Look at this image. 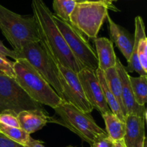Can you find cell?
Returning <instances> with one entry per match:
<instances>
[{
  "label": "cell",
  "instance_id": "cell-1",
  "mask_svg": "<svg viewBox=\"0 0 147 147\" xmlns=\"http://www.w3.org/2000/svg\"><path fill=\"white\" fill-rule=\"evenodd\" d=\"M33 16L37 26L40 43L53 62L79 73L84 67L76 59L53 20V14L43 0H32Z\"/></svg>",
  "mask_w": 147,
  "mask_h": 147
},
{
  "label": "cell",
  "instance_id": "cell-2",
  "mask_svg": "<svg viewBox=\"0 0 147 147\" xmlns=\"http://www.w3.org/2000/svg\"><path fill=\"white\" fill-rule=\"evenodd\" d=\"M13 68L15 73L14 80L34 101L55 109L63 100L25 59L14 60Z\"/></svg>",
  "mask_w": 147,
  "mask_h": 147
},
{
  "label": "cell",
  "instance_id": "cell-3",
  "mask_svg": "<svg viewBox=\"0 0 147 147\" xmlns=\"http://www.w3.org/2000/svg\"><path fill=\"white\" fill-rule=\"evenodd\" d=\"M54 109L57 116L50 117L49 122L65 126L90 145L98 136L106 134L90 113L82 111L71 103L63 100Z\"/></svg>",
  "mask_w": 147,
  "mask_h": 147
},
{
  "label": "cell",
  "instance_id": "cell-4",
  "mask_svg": "<svg viewBox=\"0 0 147 147\" xmlns=\"http://www.w3.org/2000/svg\"><path fill=\"white\" fill-rule=\"evenodd\" d=\"M0 30L16 53L25 42H40L34 16H22L0 4Z\"/></svg>",
  "mask_w": 147,
  "mask_h": 147
},
{
  "label": "cell",
  "instance_id": "cell-5",
  "mask_svg": "<svg viewBox=\"0 0 147 147\" xmlns=\"http://www.w3.org/2000/svg\"><path fill=\"white\" fill-rule=\"evenodd\" d=\"M109 9L119 11L113 3L106 1H86L76 3L69 21L83 35L96 39L109 14Z\"/></svg>",
  "mask_w": 147,
  "mask_h": 147
},
{
  "label": "cell",
  "instance_id": "cell-6",
  "mask_svg": "<svg viewBox=\"0 0 147 147\" xmlns=\"http://www.w3.org/2000/svg\"><path fill=\"white\" fill-rule=\"evenodd\" d=\"M53 20L76 60L83 67L96 71L98 68L97 55L84 35L70 21L62 20L55 14H53Z\"/></svg>",
  "mask_w": 147,
  "mask_h": 147
},
{
  "label": "cell",
  "instance_id": "cell-7",
  "mask_svg": "<svg viewBox=\"0 0 147 147\" xmlns=\"http://www.w3.org/2000/svg\"><path fill=\"white\" fill-rule=\"evenodd\" d=\"M17 54L19 58L27 60L63 99V91L57 67L42 47L40 42H25Z\"/></svg>",
  "mask_w": 147,
  "mask_h": 147
},
{
  "label": "cell",
  "instance_id": "cell-8",
  "mask_svg": "<svg viewBox=\"0 0 147 147\" xmlns=\"http://www.w3.org/2000/svg\"><path fill=\"white\" fill-rule=\"evenodd\" d=\"M45 111L42 105L32 99L14 79L0 76V112L5 110L20 113L24 111Z\"/></svg>",
  "mask_w": 147,
  "mask_h": 147
},
{
  "label": "cell",
  "instance_id": "cell-9",
  "mask_svg": "<svg viewBox=\"0 0 147 147\" xmlns=\"http://www.w3.org/2000/svg\"><path fill=\"white\" fill-rule=\"evenodd\" d=\"M53 63L57 66L59 72V78L63 91V100L71 103L82 111L91 113L94 109L86 98L78 77V73L57 62Z\"/></svg>",
  "mask_w": 147,
  "mask_h": 147
},
{
  "label": "cell",
  "instance_id": "cell-10",
  "mask_svg": "<svg viewBox=\"0 0 147 147\" xmlns=\"http://www.w3.org/2000/svg\"><path fill=\"white\" fill-rule=\"evenodd\" d=\"M135 34L133 50L128 60V73L136 72L140 76H147V38L145 25L142 17H135Z\"/></svg>",
  "mask_w": 147,
  "mask_h": 147
},
{
  "label": "cell",
  "instance_id": "cell-11",
  "mask_svg": "<svg viewBox=\"0 0 147 147\" xmlns=\"http://www.w3.org/2000/svg\"><path fill=\"white\" fill-rule=\"evenodd\" d=\"M78 77L86 98L93 109H96L101 115L111 111L104 98L96 71L84 67L78 73Z\"/></svg>",
  "mask_w": 147,
  "mask_h": 147
},
{
  "label": "cell",
  "instance_id": "cell-12",
  "mask_svg": "<svg viewBox=\"0 0 147 147\" xmlns=\"http://www.w3.org/2000/svg\"><path fill=\"white\" fill-rule=\"evenodd\" d=\"M116 67L119 73L121 82L122 101L124 107L126 116L127 114H134L144 117L146 121V109L145 106H139L136 102L129 80V73L126 72L125 66L117 57Z\"/></svg>",
  "mask_w": 147,
  "mask_h": 147
},
{
  "label": "cell",
  "instance_id": "cell-13",
  "mask_svg": "<svg viewBox=\"0 0 147 147\" xmlns=\"http://www.w3.org/2000/svg\"><path fill=\"white\" fill-rule=\"evenodd\" d=\"M144 117L134 114L125 116V134L123 141L126 147H143L146 139Z\"/></svg>",
  "mask_w": 147,
  "mask_h": 147
},
{
  "label": "cell",
  "instance_id": "cell-14",
  "mask_svg": "<svg viewBox=\"0 0 147 147\" xmlns=\"http://www.w3.org/2000/svg\"><path fill=\"white\" fill-rule=\"evenodd\" d=\"M106 19L109 22V32L112 42H114L116 47L120 50L126 60H129L133 50L134 37L124 27L116 24L108 14Z\"/></svg>",
  "mask_w": 147,
  "mask_h": 147
},
{
  "label": "cell",
  "instance_id": "cell-15",
  "mask_svg": "<svg viewBox=\"0 0 147 147\" xmlns=\"http://www.w3.org/2000/svg\"><path fill=\"white\" fill-rule=\"evenodd\" d=\"M46 111L30 110L24 111L18 113L20 127L29 134L34 133L42 129L50 121V117Z\"/></svg>",
  "mask_w": 147,
  "mask_h": 147
},
{
  "label": "cell",
  "instance_id": "cell-16",
  "mask_svg": "<svg viewBox=\"0 0 147 147\" xmlns=\"http://www.w3.org/2000/svg\"><path fill=\"white\" fill-rule=\"evenodd\" d=\"M98 61V68L102 71L116 67L117 57L113 42L106 37H96L93 40Z\"/></svg>",
  "mask_w": 147,
  "mask_h": 147
},
{
  "label": "cell",
  "instance_id": "cell-17",
  "mask_svg": "<svg viewBox=\"0 0 147 147\" xmlns=\"http://www.w3.org/2000/svg\"><path fill=\"white\" fill-rule=\"evenodd\" d=\"M106 125V132L113 142L123 140L125 134V121L119 119L111 111L101 115Z\"/></svg>",
  "mask_w": 147,
  "mask_h": 147
},
{
  "label": "cell",
  "instance_id": "cell-18",
  "mask_svg": "<svg viewBox=\"0 0 147 147\" xmlns=\"http://www.w3.org/2000/svg\"><path fill=\"white\" fill-rule=\"evenodd\" d=\"M96 74L98 79L99 84H100V88H101V90L102 92H103L104 98L105 100H106V103H107L110 110L111 111L112 113H114L119 119L125 121V116L124 115H123V111H122L120 105H119L118 100H116L114 95L112 93V92L111 91V90L109 89L107 83H106V78H105L103 72L101 70H100L99 68H98L97 70H96Z\"/></svg>",
  "mask_w": 147,
  "mask_h": 147
},
{
  "label": "cell",
  "instance_id": "cell-19",
  "mask_svg": "<svg viewBox=\"0 0 147 147\" xmlns=\"http://www.w3.org/2000/svg\"><path fill=\"white\" fill-rule=\"evenodd\" d=\"M103 73H104L105 78H106V83H107L109 89L116 97V100H118L121 108L123 115L124 116H126L124 107H123V101H122L121 82L120 76L118 73L117 69L116 67H112V68L106 70V71L103 72Z\"/></svg>",
  "mask_w": 147,
  "mask_h": 147
},
{
  "label": "cell",
  "instance_id": "cell-20",
  "mask_svg": "<svg viewBox=\"0 0 147 147\" xmlns=\"http://www.w3.org/2000/svg\"><path fill=\"white\" fill-rule=\"evenodd\" d=\"M129 80L136 102L139 106H145L147 100V76L132 77L129 74Z\"/></svg>",
  "mask_w": 147,
  "mask_h": 147
},
{
  "label": "cell",
  "instance_id": "cell-21",
  "mask_svg": "<svg viewBox=\"0 0 147 147\" xmlns=\"http://www.w3.org/2000/svg\"><path fill=\"white\" fill-rule=\"evenodd\" d=\"M0 132L11 140L26 146L31 139L30 134L21 128L7 126L0 123Z\"/></svg>",
  "mask_w": 147,
  "mask_h": 147
},
{
  "label": "cell",
  "instance_id": "cell-22",
  "mask_svg": "<svg viewBox=\"0 0 147 147\" xmlns=\"http://www.w3.org/2000/svg\"><path fill=\"white\" fill-rule=\"evenodd\" d=\"M76 4V2L74 0H54L53 7L57 17L63 20L69 21Z\"/></svg>",
  "mask_w": 147,
  "mask_h": 147
},
{
  "label": "cell",
  "instance_id": "cell-23",
  "mask_svg": "<svg viewBox=\"0 0 147 147\" xmlns=\"http://www.w3.org/2000/svg\"><path fill=\"white\" fill-rule=\"evenodd\" d=\"M0 123L13 127H20L18 114L13 111L5 110L0 112Z\"/></svg>",
  "mask_w": 147,
  "mask_h": 147
},
{
  "label": "cell",
  "instance_id": "cell-24",
  "mask_svg": "<svg viewBox=\"0 0 147 147\" xmlns=\"http://www.w3.org/2000/svg\"><path fill=\"white\" fill-rule=\"evenodd\" d=\"M13 63L14 62L10 61L7 59V57L0 56V76H5L15 79Z\"/></svg>",
  "mask_w": 147,
  "mask_h": 147
},
{
  "label": "cell",
  "instance_id": "cell-25",
  "mask_svg": "<svg viewBox=\"0 0 147 147\" xmlns=\"http://www.w3.org/2000/svg\"><path fill=\"white\" fill-rule=\"evenodd\" d=\"M113 142H114L106 134L95 139L90 147H113Z\"/></svg>",
  "mask_w": 147,
  "mask_h": 147
},
{
  "label": "cell",
  "instance_id": "cell-26",
  "mask_svg": "<svg viewBox=\"0 0 147 147\" xmlns=\"http://www.w3.org/2000/svg\"><path fill=\"white\" fill-rule=\"evenodd\" d=\"M0 56L4 57H9L11 58L14 59V60H17L19 59L18 54L14 51V50H10L7 48L6 46L4 45L2 42L0 40Z\"/></svg>",
  "mask_w": 147,
  "mask_h": 147
},
{
  "label": "cell",
  "instance_id": "cell-27",
  "mask_svg": "<svg viewBox=\"0 0 147 147\" xmlns=\"http://www.w3.org/2000/svg\"><path fill=\"white\" fill-rule=\"evenodd\" d=\"M0 147H25L20 144L14 141L11 140L8 137L0 132Z\"/></svg>",
  "mask_w": 147,
  "mask_h": 147
},
{
  "label": "cell",
  "instance_id": "cell-28",
  "mask_svg": "<svg viewBox=\"0 0 147 147\" xmlns=\"http://www.w3.org/2000/svg\"><path fill=\"white\" fill-rule=\"evenodd\" d=\"M25 147H46L43 144V142L39 140H35V139L31 138L30 141L29 142V143L27 144V145ZM65 147H76L73 146H67Z\"/></svg>",
  "mask_w": 147,
  "mask_h": 147
},
{
  "label": "cell",
  "instance_id": "cell-29",
  "mask_svg": "<svg viewBox=\"0 0 147 147\" xmlns=\"http://www.w3.org/2000/svg\"><path fill=\"white\" fill-rule=\"evenodd\" d=\"M113 147H126L124 144V142L123 140L116 141V142H113Z\"/></svg>",
  "mask_w": 147,
  "mask_h": 147
},
{
  "label": "cell",
  "instance_id": "cell-30",
  "mask_svg": "<svg viewBox=\"0 0 147 147\" xmlns=\"http://www.w3.org/2000/svg\"><path fill=\"white\" fill-rule=\"evenodd\" d=\"M76 3L86 2V1H104L103 0H74Z\"/></svg>",
  "mask_w": 147,
  "mask_h": 147
},
{
  "label": "cell",
  "instance_id": "cell-31",
  "mask_svg": "<svg viewBox=\"0 0 147 147\" xmlns=\"http://www.w3.org/2000/svg\"><path fill=\"white\" fill-rule=\"evenodd\" d=\"M143 147H147V139H146H146H144V142Z\"/></svg>",
  "mask_w": 147,
  "mask_h": 147
},
{
  "label": "cell",
  "instance_id": "cell-32",
  "mask_svg": "<svg viewBox=\"0 0 147 147\" xmlns=\"http://www.w3.org/2000/svg\"><path fill=\"white\" fill-rule=\"evenodd\" d=\"M103 1H106V2H108V3H112L113 1H117V0H103Z\"/></svg>",
  "mask_w": 147,
  "mask_h": 147
}]
</instances>
